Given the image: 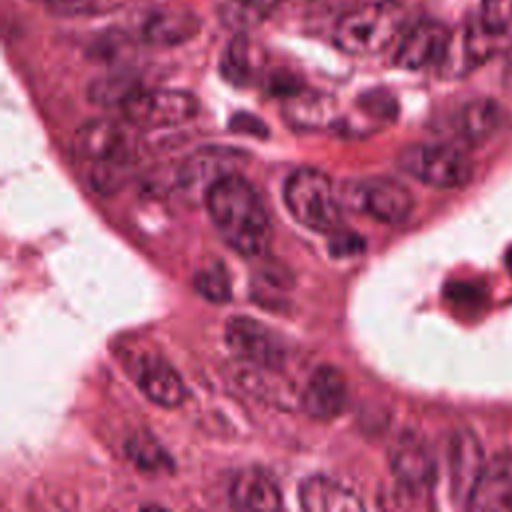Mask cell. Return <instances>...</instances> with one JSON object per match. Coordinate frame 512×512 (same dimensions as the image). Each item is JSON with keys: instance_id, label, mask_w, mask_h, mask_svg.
I'll return each mask as SVG.
<instances>
[{"instance_id": "6da1fadb", "label": "cell", "mask_w": 512, "mask_h": 512, "mask_svg": "<svg viewBox=\"0 0 512 512\" xmlns=\"http://www.w3.org/2000/svg\"><path fill=\"white\" fill-rule=\"evenodd\" d=\"M208 214L238 254L256 258L268 252L272 242V220L256 188L238 172L218 178L204 194Z\"/></svg>"}, {"instance_id": "7a4b0ae2", "label": "cell", "mask_w": 512, "mask_h": 512, "mask_svg": "<svg viewBox=\"0 0 512 512\" xmlns=\"http://www.w3.org/2000/svg\"><path fill=\"white\" fill-rule=\"evenodd\" d=\"M284 204L298 224L314 232H332L342 218V202L332 180L310 166L298 168L288 176Z\"/></svg>"}, {"instance_id": "3957f363", "label": "cell", "mask_w": 512, "mask_h": 512, "mask_svg": "<svg viewBox=\"0 0 512 512\" xmlns=\"http://www.w3.org/2000/svg\"><path fill=\"white\" fill-rule=\"evenodd\" d=\"M402 8L388 0L348 10L336 24V46L352 56H370L390 46L402 26Z\"/></svg>"}, {"instance_id": "277c9868", "label": "cell", "mask_w": 512, "mask_h": 512, "mask_svg": "<svg viewBox=\"0 0 512 512\" xmlns=\"http://www.w3.org/2000/svg\"><path fill=\"white\" fill-rule=\"evenodd\" d=\"M398 166L434 188H458L472 176L470 158L450 144H410L398 154Z\"/></svg>"}, {"instance_id": "5b68a950", "label": "cell", "mask_w": 512, "mask_h": 512, "mask_svg": "<svg viewBox=\"0 0 512 512\" xmlns=\"http://www.w3.org/2000/svg\"><path fill=\"white\" fill-rule=\"evenodd\" d=\"M342 202L386 224L406 220L414 208L410 190L388 176H368L346 182L342 188Z\"/></svg>"}, {"instance_id": "8992f818", "label": "cell", "mask_w": 512, "mask_h": 512, "mask_svg": "<svg viewBox=\"0 0 512 512\" xmlns=\"http://www.w3.org/2000/svg\"><path fill=\"white\" fill-rule=\"evenodd\" d=\"M124 118L134 128L156 130L188 122L198 112V100L186 90H142L124 106Z\"/></svg>"}, {"instance_id": "52a82bcc", "label": "cell", "mask_w": 512, "mask_h": 512, "mask_svg": "<svg viewBox=\"0 0 512 512\" xmlns=\"http://www.w3.org/2000/svg\"><path fill=\"white\" fill-rule=\"evenodd\" d=\"M132 124L116 120H90L74 136V152L82 160L96 164H128L136 152V134Z\"/></svg>"}, {"instance_id": "ba28073f", "label": "cell", "mask_w": 512, "mask_h": 512, "mask_svg": "<svg viewBox=\"0 0 512 512\" xmlns=\"http://www.w3.org/2000/svg\"><path fill=\"white\" fill-rule=\"evenodd\" d=\"M224 338L234 356L248 366L278 370L286 360V348L278 334L250 316H232L226 322Z\"/></svg>"}, {"instance_id": "9c48e42d", "label": "cell", "mask_w": 512, "mask_h": 512, "mask_svg": "<svg viewBox=\"0 0 512 512\" xmlns=\"http://www.w3.org/2000/svg\"><path fill=\"white\" fill-rule=\"evenodd\" d=\"M390 470L408 492H426L436 480V462L426 440L406 430L390 446Z\"/></svg>"}, {"instance_id": "30bf717a", "label": "cell", "mask_w": 512, "mask_h": 512, "mask_svg": "<svg viewBox=\"0 0 512 512\" xmlns=\"http://www.w3.org/2000/svg\"><path fill=\"white\" fill-rule=\"evenodd\" d=\"M450 42L452 34L446 24L424 20L404 34L394 54V64L404 70L430 68L446 58Z\"/></svg>"}, {"instance_id": "8fae6325", "label": "cell", "mask_w": 512, "mask_h": 512, "mask_svg": "<svg viewBox=\"0 0 512 512\" xmlns=\"http://www.w3.org/2000/svg\"><path fill=\"white\" fill-rule=\"evenodd\" d=\"M348 404V386L342 372L330 364L318 366L302 392V410L316 420H332L344 412Z\"/></svg>"}, {"instance_id": "7c38bea8", "label": "cell", "mask_w": 512, "mask_h": 512, "mask_svg": "<svg viewBox=\"0 0 512 512\" xmlns=\"http://www.w3.org/2000/svg\"><path fill=\"white\" fill-rule=\"evenodd\" d=\"M482 446L474 432L458 430L452 434L448 448V472H450V490L454 502L468 504L470 492L484 468Z\"/></svg>"}, {"instance_id": "4fadbf2b", "label": "cell", "mask_w": 512, "mask_h": 512, "mask_svg": "<svg viewBox=\"0 0 512 512\" xmlns=\"http://www.w3.org/2000/svg\"><path fill=\"white\" fill-rule=\"evenodd\" d=\"M134 380L152 402L164 408L180 406L186 396L180 374L158 354H144L136 360Z\"/></svg>"}, {"instance_id": "5bb4252c", "label": "cell", "mask_w": 512, "mask_h": 512, "mask_svg": "<svg viewBox=\"0 0 512 512\" xmlns=\"http://www.w3.org/2000/svg\"><path fill=\"white\" fill-rule=\"evenodd\" d=\"M472 510H510L512 508V452L492 456L468 498Z\"/></svg>"}, {"instance_id": "9a60e30c", "label": "cell", "mask_w": 512, "mask_h": 512, "mask_svg": "<svg viewBox=\"0 0 512 512\" xmlns=\"http://www.w3.org/2000/svg\"><path fill=\"white\" fill-rule=\"evenodd\" d=\"M240 158H242V152H238V150H228V148H220V146L202 148L178 166V170L174 174L176 186L194 188V186L202 184L204 190L208 192V188L218 178H222L230 172H236Z\"/></svg>"}, {"instance_id": "2e32d148", "label": "cell", "mask_w": 512, "mask_h": 512, "mask_svg": "<svg viewBox=\"0 0 512 512\" xmlns=\"http://www.w3.org/2000/svg\"><path fill=\"white\" fill-rule=\"evenodd\" d=\"M298 500L308 512H360L364 508L350 488L324 474L306 478L298 488Z\"/></svg>"}, {"instance_id": "e0dca14e", "label": "cell", "mask_w": 512, "mask_h": 512, "mask_svg": "<svg viewBox=\"0 0 512 512\" xmlns=\"http://www.w3.org/2000/svg\"><path fill=\"white\" fill-rule=\"evenodd\" d=\"M228 498L240 510H278L282 508V492L278 484L258 468L242 470L234 476Z\"/></svg>"}, {"instance_id": "ac0fdd59", "label": "cell", "mask_w": 512, "mask_h": 512, "mask_svg": "<svg viewBox=\"0 0 512 512\" xmlns=\"http://www.w3.org/2000/svg\"><path fill=\"white\" fill-rule=\"evenodd\" d=\"M200 32V18L194 12L166 8L150 14L142 24V40L152 46H178Z\"/></svg>"}, {"instance_id": "d6986e66", "label": "cell", "mask_w": 512, "mask_h": 512, "mask_svg": "<svg viewBox=\"0 0 512 512\" xmlns=\"http://www.w3.org/2000/svg\"><path fill=\"white\" fill-rule=\"evenodd\" d=\"M504 110L496 100L476 98L462 104L452 116L454 132L466 142H482L500 130Z\"/></svg>"}, {"instance_id": "ffe728a7", "label": "cell", "mask_w": 512, "mask_h": 512, "mask_svg": "<svg viewBox=\"0 0 512 512\" xmlns=\"http://www.w3.org/2000/svg\"><path fill=\"white\" fill-rule=\"evenodd\" d=\"M142 92L140 78L132 72H114L100 76L88 86V100L98 106H124Z\"/></svg>"}, {"instance_id": "44dd1931", "label": "cell", "mask_w": 512, "mask_h": 512, "mask_svg": "<svg viewBox=\"0 0 512 512\" xmlns=\"http://www.w3.org/2000/svg\"><path fill=\"white\" fill-rule=\"evenodd\" d=\"M282 0H224L218 8L222 26L234 32H246L264 22Z\"/></svg>"}, {"instance_id": "7402d4cb", "label": "cell", "mask_w": 512, "mask_h": 512, "mask_svg": "<svg viewBox=\"0 0 512 512\" xmlns=\"http://www.w3.org/2000/svg\"><path fill=\"white\" fill-rule=\"evenodd\" d=\"M332 114V100L324 94H308L304 90L286 98V118L296 126H320Z\"/></svg>"}, {"instance_id": "603a6c76", "label": "cell", "mask_w": 512, "mask_h": 512, "mask_svg": "<svg viewBox=\"0 0 512 512\" xmlns=\"http://www.w3.org/2000/svg\"><path fill=\"white\" fill-rule=\"evenodd\" d=\"M252 48L244 32H236L220 58V74L234 86H246L252 78Z\"/></svg>"}, {"instance_id": "cb8c5ba5", "label": "cell", "mask_w": 512, "mask_h": 512, "mask_svg": "<svg viewBox=\"0 0 512 512\" xmlns=\"http://www.w3.org/2000/svg\"><path fill=\"white\" fill-rule=\"evenodd\" d=\"M126 456L146 472L172 470V460L166 450L146 432H136L126 440Z\"/></svg>"}, {"instance_id": "d4e9b609", "label": "cell", "mask_w": 512, "mask_h": 512, "mask_svg": "<svg viewBox=\"0 0 512 512\" xmlns=\"http://www.w3.org/2000/svg\"><path fill=\"white\" fill-rule=\"evenodd\" d=\"M194 288L202 298H206L214 304L228 302L232 296L230 278L226 274V268L220 264H212L208 268L198 270L194 276Z\"/></svg>"}, {"instance_id": "484cf974", "label": "cell", "mask_w": 512, "mask_h": 512, "mask_svg": "<svg viewBox=\"0 0 512 512\" xmlns=\"http://www.w3.org/2000/svg\"><path fill=\"white\" fill-rule=\"evenodd\" d=\"M360 106L366 114L380 118V120H390L396 116V100L392 98V94H388L386 90H380V88L362 94Z\"/></svg>"}, {"instance_id": "4316f807", "label": "cell", "mask_w": 512, "mask_h": 512, "mask_svg": "<svg viewBox=\"0 0 512 512\" xmlns=\"http://www.w3.org/2000/svg\"><path fill=\"white\" fill-rule=\"evenodd\" d=\"M366 248V242L360 234L344 230V232H336L330 242H328V252L334 258H350L360 254Z\"/></svg>"}, {"instance_id": "83f0119b", "label": "cell", "mask_w": 512, "mask_h": 512, "mask_svg": "<svg viewBox=\"0 0 512 512\" xmlns=\"http://www.w3.org/2000/svg\"><path fill=\"white\" fill-rule=\"evenodd\" d=\"M230 130L244 136H258V138L268 136V126L264 124V120L250 112H236L230 118Z\"/></svg>"}, {"instance_id": "f1b7e54d", "label": "cell", "mask_w": 512, "mask_h": 512, "mask_svg": "<svg viewBox=\"0 0 512 512\" xmlns=\"http://www.w3.org/2000/svg\"><path fill=\"white\" fill-rule=\"evenodd\" d=\"M504 82L512 88V52L508 54L506 64H504Z\"/></svg>"}, {"instance_id": "f546056e", "label": "cell", "mask_w": 512, "mask_h": 512, "mask_svg": "<svg viewBox=\"0 0 512 512\" xmlns=\"http://www.w3.org/2000/svg\"><path fill=\"white\" fill-rule=\"evenodd\" d=\"M38 2H46V4H52V6H62V4H72V2H78V0H38Z\"/></svg>"}, {"instance_id": "4dcf8cb0", "label": "cell", "mask_w": 512, "mask_h": 512, "mask_svg": "<svg viewBox=\"0 0 512 512\" xmlns=\"http://www.w3.org/2000/svg\"><path fill=\"white\" fill-rule=\"evenodd\" d=\"M506 266H508V270L512 272V248H510L508 254H506Z\"/></svg>"}]
</instances>
